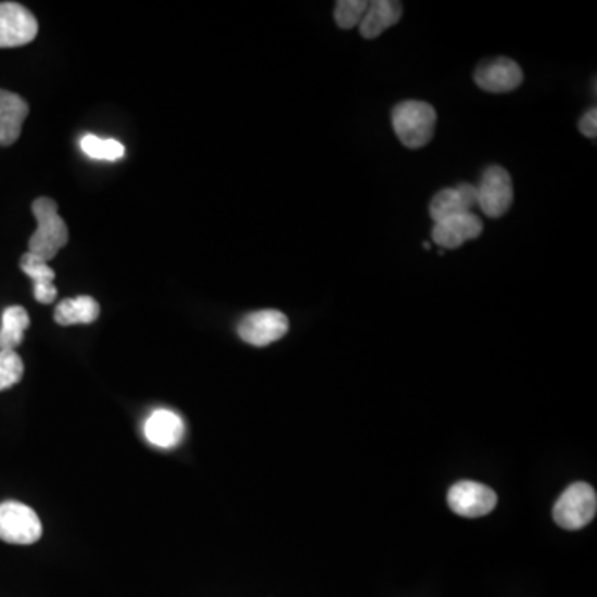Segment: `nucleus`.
Masks as SVG:
<instances>
[{
    "instance_id": "nucleus-20",
    "label": "nucleus",
    "mask_w": 597,
    "mask_h": 597,
    "mask_svg": "<svg viewBox=\"0 0 597 597\" xmlns=\"http://www.w3.org/2000/svg\"><path fill=\"white\" fill-rule=\"evenodd\" d=\"M367 8H369V2H366V0H341L335 5V24L344 30L360 25Z\"/></svg>"
},
{
    "instance_id": "nucleus-14",
    "label": "nucleus",
    "mask_w": 597,
    "mask_h": 597,
    "mask_svg": "<svg viewBox=\"0 0 597 597\" xmlns=\"http://www.w3.org/2000/svg\"><path fill=\"white\" fill-rule=\"evenodd\" d=\"M404 14V8L401 2L395 0H376V2H369L366 15H364L363 22H360V36L364 39H377L382 36L386 28L394 27L398 24V21Z\"/></svg>"
},
{
    "instance_id": "nucleus-7",
    "label": "nucleus",
    "mask_w": 597,
    "mask_h": 597,
    "mask_svg": "<svg viewBox=\"0 0 597 597\" xmlns=\"http://www.w3.org/2000/svg\"><path fill=\"white\" fill-rule=\"evenodd\" d=\"M39 24L33 12L15 2L0 4V49H12L33 42Z\"/></svg>"
},
{
    "instance_id": "nucleus-15",
    "label": "nucleus",
    "mask_w": 597,
    "mask_h": 597,
    "mask_svg": "<svg viewBox=\"0 0 597 597\" xmlns=\"http://www.w3.org/2000/svg\"><path fill=\"white\" fill-rule=\"evenodd\" d=\"M21 267L22 271L34 281V295H36L37 303L52 304L56 297V288L53 285L55 272L52 267L46 261L30 253H25L22 256Z\"/></svg>"
},
{
    "instance_id": "nucleus-5",
    "label": "nucleus",
    "mask_w": 597,
    "mask_h": 597,
    "mask_svg": "<svg viewBox=\"0 0 597 597\" xmlns=\"http://www.w3.org/2000/svg\"><path fill=\"white\" fill-rule=\"evenodd\" d=\"M478 207L488 218H501L513 204V181L501 166H490L477 187Z\"/></svg>"
},
{
    "instance_id": "nucleus-19",
    "label": "nucleus",
    "mask_w": 597,
    "mask_h": 597,
    "mask_svg": "<svg viewBox=\"0 0 597 597\" xmlns=\"http://www.w3.org/2000/svg\"><path fill=\"white\" fill-rule=\"evenodd\" d=\"M24 376V363L15 351H0V392L8 391Z\"/></svg>"
},
{
    "instance_id": "nucleus-18",
    "label": "nucleus",
    "mask_w": 597,
    "mask_h": 597,
    "mask_svg": "<svg viewBox=\"0 0 597 597\" xmlns=\"http://www.w3.org/2000/svg\"><path fill=\"white\" fill-rule=\"evenodd\" d=\"M81 150L85 155L93 160H103V162H116L124 158L125 147L113 138H100L96 135H85L80 141Z\"/></svg>"
},
{
    "instance_id": "nucleus-1",
    "label": "nucleus",
    "mask_w": 597,
    "mask_h": 597,
    "mask_svg": "<svg viewBox=\"0 0 597 597\" xmlns=\"http://www.w3.org/2000/svg\"><path fill=\"white\" fill-rule=\"evenodd\" d=\"M37 231L28 239V253L49 263L68 243V229L59 216V206L50 198H39L33 204Z\"/></svg>"
},
{
    "instance_id": "nucleus-3",
    "label": "nucleus",
    "mask_w": 597,
    "mask_h": 597,
    "mask_svg": "<svg viewBox=\"0 0 597 597\" xmlns=\"http://www.w3.org/2000/svg\"><path fill=\"white\" fill-rule=\"evenodd\" d=\"M596 492L593 486L581 482L574 483L559 496L552 508V518L559 526L574 531L587 526L596 517Z\"/></svg>"
},
{
    "instance_id": "nucleus-2",
    "label": "nucleus",
    "mask_w": 597,
    "mask_h": 597,
    "mask_svg": "<svg viewBox=\"0 0 597 597\" xmlns=\"http://www.w3.org/2000/svg\"><path fill=\"white\" fill-rule=\"evenodd\" d=\"M392 125L404 147L418 150L429 144L435 134L436 112L430 103L407 100L395 106Z\"/></svg>"
},
{
    "instance_id": "nucleus-17",
    "label": "nucleus",
    "mask_w": 597,
    "mask_h": 597,
    "mask_svg": "<svg viewBox=\"0 0 597 597\" xmlns=\"http://www.w3.org/2000/svg\"><path fill=\"white\" fill-rule=\"evenodd\" d=\"M30 326L27 310L21 306H11L2 313L0 326V351H15L24 341L25 331Z\"/></svg>"
},
{
    "instance_id": "nucleus-8",
    "label": "nucleus",
    "mask_w": 597,
    "mask_h": 597,
    "mask_svg": "<svg viewBox=\"0 0 597 597\" xmlns=\"http://www.w3.org/2000/svg\"><path fill=\"white\" fill-rule=\"evenodd\" d=\"M496 493L477 482H458L448 492V505L465 518H480L495 510Z\"/></svg>"
},
{
    "instance_id": "nucleus-22",
    "label": "nucleus",
    "mask_w": 597,
    "mask_h": 597,
    "mask_svg": "<svg viewBox=\"0 0 597 597\" xmlns=\"http://www.w3.org/2000/svg\"><path fill=\"white\" fill-rule=\"evenodd\" d=\"M423 250L429 251L430 250V244L429 243H423Z\"/></svg>"
},
{
    "instance_id": "nucleus-16",
    "label": "nucleus",
    "mask_w": 597,
    "mask_h": 597,
    "mask_svg": "<svg viewBox=\"0 0 597 597\" xmlns=\"http://www.w3.org/2000/svg\"><path fill=\"white\" fill-rule=\"evenodd\" d=\"M100 306L90 295L65 298L56 306L53 319L60 326H75V323H92L99 319Z\"/></svg>"
},
{
    "instance_id": "nucleus-21",
    "label": "nucleus",
    "mask_w": 597,
    "mask_h": 597,
    "mask_svg": "<svg viewBox=\"0 0 597 597\" xmlns=\"http://www.w3.org/2000/svg\"><path fill=\"white\" fill-rule=\"evenodd\" d=\"M580 130L584 137L596 138L597 135V110H587L586 115L581 118Z\"/></svg>"
},
{
    "instance_id": "nucleus-9",
    "label": "nucleus",
    "mask_w": 597,
    "mask_h": 597,
    "mask_svg": "<svg viewBox=\"0 0 597 597\" xmlns=\"http://www.w3.org/2000/svg\"><path fill=\"white\" fill-rule=\"evenodd\" d=\"M474 81L485 92H513L523 84V71L515 60L499 56V59L483 62L474 72Z\"/></svg>"
},
{
    "instance_id": "nucleus-6",
    "label": "nucleus",
    "mask_w": 597,
    "mask_h": 597,
    "mask_svg": "<svg viewBox=\"0 0 597 597\" xmlns=\"http://www.w3.org/2000/svg\"><path fill=\"white\" fill-rule=\"evenodd\" d=\"M288 331V317L275 309L247 314L238 326L239 338L254 347H266L272 342H278Z\"/></svg>"
},
{
    "instance_id": "nucleus-12",
    "label": "nucleus",
    "mask_w": 597,
    "mask_h": 597,
    "mask_svg": "<svg viewBox=\"0 0 597 597\" xmlns=\"http://www.w3.org/2000/svg\"><path fill=\"white\" fill-rule=\"evenodd\" d=\"M144 436L158 448H173L185 436V423L175 411L158 408L144 423Z\"/></svg>"
},
{
    "instance_id": "nucleus-11",
    "label": "nucleus",
    "mask_w": 597,
    "mask_h": 597,
    "mask_svg": "<svg viewBox=\"0 0 597 597\" xmlns=\"http://www.w3.org/2000/svg\"><path fill=\"white\" fill-rule=\"evenodd\" d=\"M478 206V191L474 185L460 183L455 188H446L439 191L430 203V216L433 221L440 223L443 219L454 216L473 213Z\"/></svg>"
},
{
    "instance_id": "nucleus-10",
    "label": "nucleus",
    "mask_w": 597,
    "mask_h": 597,
    "mask_svg": "<svg viewBox=\"0 0 597 597\" xmlns=\"http://www.w3.org/2000/svg\"><path fill=\"white\" fill-rule=\"evenodd\" d=\"M483 232V221L473 213L443 219L433 226L432 238L439 246L445 250H458L467 241L480 238Z\"/></svg>"
},
{
    "instance_id": "nucleus-13",
    "label": "nucleus",
    "mask_w": 597,
    "mask_h": 597,
    "mask_svg": "<svg viewBox=\"0 0 597 597\" xmlns=\"http://www.w3.org/2000/svg\"><path fill=\"white\" fill-rule=\"evenodd\" d=\"M28 105L17 93L0 90V147H11L21 137Z\"/></svg>"
},
{
    "instance_id": "nucleus-4",
    "label": "nucleus",
    "mask_w": 597,
    "mask_h": 597,
    "mask_svg": "<svg viewBox=\"0 0 597 597\" xmlns=\"http://www.w3.org/2000/svg\"><path fill=\"white\" fill-rule=\"evenodd\" d=\"M42 536V523L30 506L0 503V539L12 545H33Z\"/></svg>"
}]
</instances>
